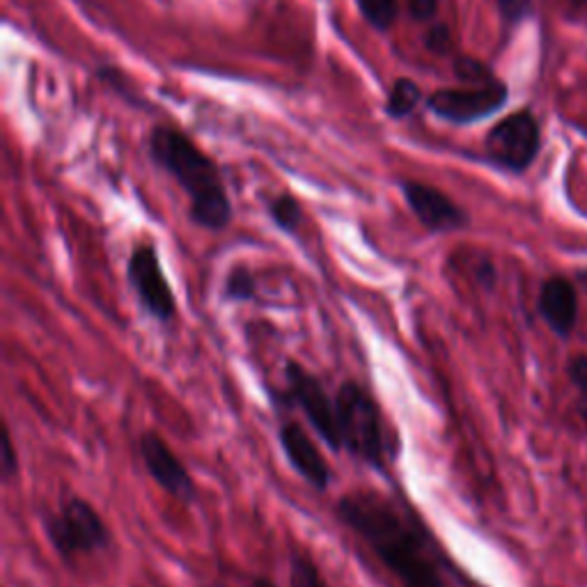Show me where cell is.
Segmentation results:
<instances>
[{"label": "cell", "instance_id": "1", "mask_svg": "<svg viewBox=\"0 0 587 587\" xmlns=\"http://www.w3.org/2000/svg\"><path fill=\"white\" fill-rule=\"evenodd\" d=\"M335 516L366 541L399 587H450L436 546L404 505L370 489L340 496Z\"/></svg>", "mask_w": 587, "mask_h": 587}, {"label": "cell", "instance_id": "2", "mask_svg": "<svg viewBox=\"0 0 587 587\" xmlns=\"http://www.w3.org/2000/svg\"><path fill=\"white\" fill-rule=\"evenodd\" d=\"M154 164L166 170L191 200L195 226L220 232L232 220V202L214 161L193 140L173 127H156L148 138Z\"/></svg>", "mask_w": 587, "mask_h": 587}, {"label": "cell", "instance_id": "3", "mask_svg": "<svg viewBox=\"0 0 587 587\" xmlns=\"http://www.w3.org/2000/svg\"><path fill=\"white\" fill-rule=\"evenodd\" d=\"M335 404L342 450L370 469L386 473L388 463L395 459V450L377 397L362 383L347 379L340 383Z\"/></svg>", "mask_w": 587, "mask_h": 587}, {"label": "cell", "instance_id": "4", "mask_svg": "<svg viewBox=\"0 0 587 587\" xmlns=\"http://www.w3.org/2000/svg\"><path fill=\"white\" fill-rule=\"evenodd\" d=\"M44 533L60 560L72 562L106 551L111 531L94 505L80 496L67 498L60 510L44 516Z\"/></svg>", "mask_w": 587, "mask_h": 587}, {"label": "cell", "instance_id": "5", "mask_svg": "<svg viewBox=\"0 0 587 587\" xmlns=\"http://www.w3.org/2000/svg\"><path fill=\"white\" fill-rule=\"evenodd\" d=\"M285 391L278 393L273 401L278 407H285L301 411L310 422L312 432L329 445L333 452H342V438L337 428V404L335 395L329 393L323 381L306 370L296 360L285 362Z\"/></svg>", "mask_w": 587, "mask_h": 587}, {"label": "cell", "instance_id": "6", "mask_svg": "<svg viewBox=\"0 0 587 587\" xmlns=\"http://www.w3.org/2000/svg\"><path fill=\"white\" fill-rule=\"evenodd\" d=\"M127 280L140 301V308L164 327L173 323L177 317V296L152 241H143L131 251L127 261Z\"/></svg>", "mask_w": 587, "mask_h": 587}, {"label": "cell", "instance_id": "7", "mask_svg": "<svg viewBox=\"0 0 587 587\" xmlns=\"http://www.w3.org/2000/svg\"><path fill=\"white\" fill-rule=\"evenodd\" d=\"M539 123L528 109L500 119L484 138V152H487L492 164L510 173L528 170L539 154Z\"/></svg>", "mask_w": 587, "mask_h": 587}, {"label": "cell", "instance_id": "8", "mask_svg": "<svg viewBox=\"0 0 587 587\" xmlns=\"http://www.w3.org/2000/svg\"><path fill=\"white\" fill-rule=\"evenodd\" d=\"M510 99V90L502 80L473 86V88H445L428 99V109L443 123L473 125L500 111Z\"/></svg>", "mask_w": 587, "mask_h": 587}, {"label": "cell", "instance_id": "9", "mask_svg": "<svg viewBox=\"0 0 587 587\" xmlns=\"http://www.w3.org/2000/svg\"><path fill=\"white\" fill-rule=\"evenodd\" d=\"M138 452L150 477L175 500L191 505L197 500V484L170 445L156 432H143L138 438Z\"/></svg>", "mask_w": 587, "mask_h": 587}, {"label": "cell", "instance_id": "10", "mask_svg": "<svg viewBox=\"0 0 587 587\" xmlns=\"http://www.w3.org/2000/svg\"><path fill=\"white\" fill-rule=\"evenodd\" d=\"M399 189L409 209L420 220L424 230L434 234H448L471 226V216L465 214L450 195H445L436 187L407 179L401 181Z\"/></svg>", "mask_w": 587, "mask_h": 587}, {"label": "cell", "instance_id": "11", "mask_svg": "<svg viewBox=\"0 0 587 587\" xmlns=\"http://www.w3.org/2000/svg\"><path fill=\"white\" fill-rule=\"evenodd\" d=\"M278 443L303 482L321 494L331 487V465L301 422L282 420L278 424Z\"/></svg>", "mask_w": 587, "mask_h": 587}, {"label": "cell", "instance_id": "12", "mask_svg": "<svg viewBox=\"0 0 587 587\" xmlns=\"http://www.w3.org/2000/svg\"><path fill=\"white\" fill-rule=\"evenodd\" d=\"M537 310L558 337H570L578 327V292L564 276H551L541 282L537 296Z\"/></svg>", "mask_w": 587, "mask_h": 587}, {"label": "cell", "instance_id": "13", "mask_svg": "<svg viewBox=\"0 0 587 587\" xmlns=\"http://www.w3.org/2000/svg\"><path fill=\"white\" fill-rule=\"evenodd\" d=\"M222 298L232 303H251L257 298V278L255 273L244 267L234 265L226 280H222Z\"/></svg>", "mask_w": 587, "mask_h": 587}, {"label": "cell", "instance_id": "14", "mask_svg": "<svg viewBox=\"0 0 587 587\" xmlns=\"http://www.w3.org/2000/svg\"><path fill=\"white\" fill-rule=\"evenodd\" d=\"M422 92L416 80L411 78H397L395 86L388 92L386 101V115L393 119H401L413 113V109L420 104Z\"/></svg>", "mask_w": 587, "mask_h": 587}, {"label": "cell", "instance_id": "15", "mask_svg": "<svg viewBox=\"0 0 587 587\" xmlns=\"http://www.w3.org/2000/svg\"><path fill=\"white\" fill-rule=\"evenodd\" d=\"M269 216L280 232L296 234L303 222V207L294 195L282 193L269 202Z\"/></svg>", "mask_w": 587, "mask_h": 587}, {"label": "cell", "instance_id": "16", "mask_svg": "<svg viewBox=\"0 0 587 587\" xmlns=\"http://www.w3.org/2000/svg\"><path fill=\"white\" fill-rule=\"evenodd\" d=\"M290 587H329L317 562L306 551H292Z\"/></svg>", "mask_w": 587, "mask_h": 587}, {"label": "cell", "instance_id": "17", "mask_svg": "<svg viewBox=\"0 0 587 587\" xmlns=\"http://www.w3.org/2000/svg\"><path fill=\"white\" fill-rule=\"evenodd\" d=\"M356 5L366 22L377 30L393 28L395 18L399 14L397 0H356Z\"/></svg>", "mask_w": 587, "mask_h": 587}, {"label": "cell", "instance_id": "18", "mask_svg": "<svg viewBox=\"0 0 587 587\" xmlns=\"http://www.w3.org/2000/svg\"><path fill=\"white\" fill-rule=\"evenodd\" d=\"M455 74L457 78L463 80V84H471V86H484L496 80L492 69L471 55H459L455 60Z\"/></svg>", "mask_w": 587, "mask_h": 587}, {"label": "cell", "instance_id": "19", "mask_svg": "<svg viewBox=\"0 0 587 587\" xmlns=\"http://www.w3.org/2000/svg\"><path fill=\"white\" fill-rule=\"evenodd\" d=\"M566 377H570V383L576 391L578 413L587 422V354H578L570 360V366H566Z\"/></svg>", "mask_w": 587, "mask_h": 587}, {"label": "cell", "instance_id": "20", "mask_svg": "<svg viewBox=\"0 0 587 587\" xmlns=\"http://www.w3.org/2000/svg\"><path fill=\"white\" fill-rule=\"evenodd\" d=\"M452 33L445 24H436L424 35V49L434 55H448L452 51Z\"/></svg>", "mask_w": 587, "mask_h": 587}, {"label": "cell", "instance_id": "21", "mask_svg": "<svg viewBox=\"0 0 587 587\" xmlns=\"http://www.w3.org/2000/svg\"><path fill=\"white\" fill-rule=\"evenodd\" d=\"M0 473H3V482L10 484L18 475V455L12 443V432L5 424L3 428V452H0Z\"/></svg>", "mask_w": 587, "mask_h": 587}, {"label": "cell", "instance_id": "22", "mask_svg": "<svg viewBox=\"0 0 587 587\" xmlns=\"http://www.w3.org/2000/svg\"><path fill=\"white\" fill-rule=\"evenodd\" d=\"M496 3L508 24H519L533 12V0H496Z\"/></svg>", "mask_w": 587, "mask_h": 587}, {"label": "cell", "instance_id": "23", "mask_svg": "<svg viewBox=\"0 0 587 587\" xmlns=\"http://www.w3.org/2000/svg\"><path fill=\"white\" fill-rule=\"evenodd\" d=\"M407 8L416 22H430L438 10V0H407Z\"/></svg>", "mask_w": 587, "mask_h": 587}, {"label": "cell", "instance_id": "24", "mask_svg": "<svg viewBox=\"0 0 587 587\" xmlns=\"http://www.w3.org/2000/svg\"><path fill=\"white\" fill-rule=\"evenodd\" d=\"M251 587H278V585L273 580L265 578V576H257V578L251 580Z\"/></svg>", "mask_w": 587, "mask_h": 587}, {"label": "cell", "instance_id": "25", "mask_svg": "<svg viewBox=\"0 0 587 587\" xmlns=\"http://www.w3.org/2000/svg\"><path fill=\"white\" fill-rule=\"evenodd\" d=\"M576 280H578V285L587 292V269H580V271L576 273Z\"/></svg>", "mask_w": 587, "mask_h": 587}, {"label": "cell", "instance_id": "26", "mask_svg": "<svg viewBox=\"0 0 587 587\" xmlns=\"http://www.w3.org/2000/svg\"><path fill=\"white\" fill-rule=\"evenodd\" d=\"M576 8H587V0H572Z\"/></svg>", "mask_w": 587, "mask_h": 587}, {"label": "cell", "instance_id": "27", "mask_svg": "<svg viewBox=\"0 0 587 587\" xmlns=\"http://www.w3.org/2000/svg\"><path fill=\"white\" fill-rule=\"evenodd\" d=\"M205 587H228V585H222V583H214V585H205Z\"/></svg>", "mask_w": 587, "mask_h": 587}]
</instances>
